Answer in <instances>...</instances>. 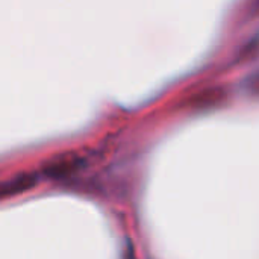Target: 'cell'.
Returning <instances> with one entry per match:
<instances>
[{
  "label": "cell",
  "instance_id": "1",
  "mask_svg": "<svg viewBox=\"0 0 259 259\" xmlns=\"http://www.w3.org/2000/svg\"><path fill=\"white\" fill-rule=\"evenodd\" d=\"M85 162L87 161L83 155L76 152H67L47 161L42 171L50 179H65L79 171L85 165Z\"/></svg>",
  "mask_w": 259,
  "mask_h": 259
},
{
  "label": "cell",
  "instance_id": "2",
  "mask_svg": "<svg viewBox=\"0 0 259 259\" xmlns=\"http://www.w3.org/2000/svg\"><path fill=\"white\" fill-rule=\"evenodd\" d=\"M38 182V176L35 173H20L11 179L0 182V200L8 199L24 191H29Z\"/></svg>",
  "mask_w": 259,
  "mask_h": 259
}]
</instances>
